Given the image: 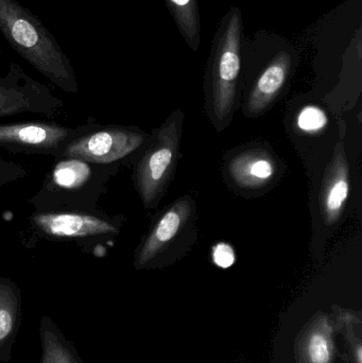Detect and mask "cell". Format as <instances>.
Wrapping results in <instances>:
<instances>
[{"label":"cell","instance_id":"obj_1","mask_svg":"<svg viewBox=\"0 0 362 363\" xmlns=\"http://www.w3.org/2000/svg\"><path fill=\"white\" fill-rule=\"evenodd\" d=\"M0 32L43 76L67 93H78L76 72L44 23L17 0H0Z\"/></svg>","mask_w":362,"mask_h":363},{"label":"cell","instance_id":"obj_2","mask_svg":"<svg viewBox=\"0 0 362 363\" xmlns=\"http://www.w3.org/2000/svg\"><path fill=\"white\" fill-rule=\"evenodd\" d=\"M179 146L176 123L162 129L155 144L138 166L136 181L145 205L149 206L161 194L174 167Z\"/></svg>","mask_w":362,"mask_h":363},{"label":"cell","instance_id":"obj_3","mask_svg":"<svg viewBox=\"0 0 362 363\" xmlns=\"http://www.w3.org/2000/svg\"><path fill=\"white\" fill-rule=\"evenodd\" d=\"M144 142L138 132L121 128L102 130L70 143L64 157L96 164H108L127 157Z\"/></svg>","mask_w":362,"mask_h":363},{"label":"cell","instance_id":"obj_4","mask_svg":"<svg viewBox=\"0 0 362 363\" xmlns=\"http://www.w3.org/2000/svg\"><path fill=\"white\" fill-rule=\"evenodd\" d=\"M339 326L333 315L318 311L295 338V363H334L338 356L335 335Z\"/></svg>","mask_w":362,"mask_h":363},{"label":"cell","instance_id":"obj_5","mask_svg":"<svg viewBox=\"0 0 362 363\" xmlns=\"http://www.w3.org/2000/svg\"><path fill=\"white\" fill-rule=\"evenodd\" d=\"M72 133L67 128L45 123L0 125V146L45 152L59 148Z\"/></svg>","mask_w":362,"mask_h":363},{"label":"cell","instance_id":"obj_6","mask_svg":"<svg viewBox=\"0 0 362 363\" xmlns=\"http://www.w3.org/2000/svg\"><path fill=\"white\" fill-rule=\"evenodd\" d=\"M33 223L40 232L55 238H84L117 233L110 221L89 213H36Z\"/></svg>","mask_w":362,"mask_h":363},{"label":"cell","instance_id":"obj_7","mask_svg":"<svg viewBox=\"0 0 362 363\" xmlns=\"http://www.w3.org/2000/svg\"><path fill=\"white\" fill-rule=\"evenodd\" d=\"M350 191V167L344 145L336 147L335 155L327 166L320 194V208L325 223L339 221Z\"/></svg>","mask_w":362,"mask_h":363},{"label":"cell","instance_id":"obj_8","mask_svg":"<svg viewBox=\"0 0 362 363\" xmlns=\"http://www.w3.org/2000/svg\"><path fill=\"white\" fill-rule=\"evenodd\" d=\"M191 203L186 199L176 201L157 222L150 234L140 247L136 257V268H145L147 264L154 259L172 239L179 234L191 216Z\"/></svg>","mask_w":362,"mask_h":363},{"label":"cell","instance_id":"obj_9","mask_svg":"<svg viewBox=\"0 0 362 363\" xmlns=\"http://www.w3.org/2000/svg\"><path fill=\"white\" fill-rule=\"evenodd\" d=\"M240 70L237 40L225 46L219 59L214 83V113L222 121L231 112L235 98L236 80Z\"/></svg>","mask_w":362,"mask_h":363},{"label":"cell","instance_id":"obj_10","mask_svg":"<svg viewBox=\"0 0 362 363\" xmlns=\"http://www.w3.org/2000/svg\"><path fill=\"white\" fill-rule=\"evenodd\" d=\"M21 321V294L16 284L0 277V362H10Z\"/></svg>","mask_w":362,"mask_h":363},{"label":"cell","instance_id":"obj_11","mask_svg":"<svg viewBox=\"0 0 362 363\" xmlns=\"http://www.w3.org/2000/svg\"><path fill=\"white\" fill-rule=\"evenodd\" d=\"M43 87L23 74L16 64H12L8 76L0 82V116L32 110L35 96Z\"/></svg>","mask_w":362,"mask_h":363},{"label":"cell","instance_id":"obj_12","mask_svg":"<svg viewBox=\"0 0 362 363\" xmlns=\"http://www.w3.org/2000/svg\"><path fill=\"white\" fill-rule=\"evenodd\" d=\"M230 174L240 187L257 189L264 187L276 174V163L269 153L249 150L232 160Z\"/></svg>","mask_w":362,"mask_h":363},{"label":"cell","instance_id":"obj_13","mask_svg":"<svg viewBox=\"0 0 362 363\" xmlns=\"http://www.w3.org/2000/svg\"><path fill=\"white\" fill-rule=\"evenodd\" d=\"M289 66V55H282L266 68L249 98L250 114H261L271 104L286 81Z\"/></svg>","mask_w":362,"mask_h":363},{"label":"cell","instance_id":"obj_14","mask_svg":"<svg viewBox=\"0 0 362 363\" xmlns=\"http://www.w3.org/2000/svg\"><path fill=\"white\" fill-rule=\"evenodd\" d=\"M40 338L42 345L40 363H84L76 347L64 336L49 315L40 318Z\"/></svg>","mask_w":362,"mask_h":363},{"label":"cell","instance_id":"obj_15","mask_svg":"<svg viewBox=\"0 0 362 363\" xmlns=\"http://www.w3.org/2000/svg\"><path fill=\"white\" fill-rule=\"evenodd\" d=\"M334 319L339 326L338 334H342L348 347L346 362L362 363V318L361 313L333 306Z\"/></svg>","mask_w":362,"mask_h":363},{"label":"cell","instance_id":"obj_16","mask_svg":"<svg viewBox=\"0 0 362 363\" xmlns=\"http://www.w3.org/2000/svg\"><path fill=\"white\" fill-rule=\"evenodd\" d=\"M89 174V168L81 160L70 159L63 162L55 170L53 180L64 188H74L81 185Z\"/></svg>","mask_w":362,"mask_h":363},{"label":"cell","instance_id":"obj_17","mask_svg":"<svg viewBox=\"0 0 362 363\" xmlns=\"http://www.w3.org/2000/svg\"><path fill=\"white\" fill-rule=\"evenodd\" d=\"M329 123L324 111L318 106H308L302 108L298 116V127L306 133H317Z\"/></svg>","mask_w":362,"mask_h":363},{"label":"cell","instance_id":"obj_18","mask_svg":"<svg viewBox=\"0 0 362 363\" xmlns=\"http://www.w3.org/2000/svg\"><path fill=\"white\" fill-rule=\"evenodd\" d=\"M213 258L220 268H230L235 262V253L227 243H218L213 251Z\"/></svg>","mask_w":362,"mask_h":363},{"label":"cell","instance_id":"obj_19","mask_svg":"<svg viewBox=\"0 0 362 363\" xmlns=\"http://www.w3.org/2000/svg\"><path fill=\"white\" fill-rule=\"evenodd\" d=\"M171 1L174 2V4H176V6H184L188 4L191 0H171Z\"/></svg>","mask_w":362,"mask_h":363}]
</instances>
